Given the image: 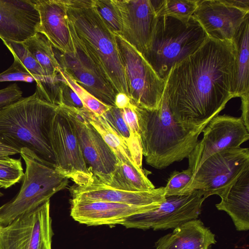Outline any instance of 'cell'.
Instances as JSON below:
<instances>
[{"label":"cell","mask_w":249,"mask_h":249,"mask_svg":"<svg viewBox=\"0 0 249 249\" xmlns=\"http://www.w3.org/2000/svg\"><path fill=\"white\" fill-rule=\"evenodd\" d=\"M249 166V149L230 148L213 154L198 167L181 195L199 191L205 199L224 196Z\"/></svg>","instance_id":"7"},{"label":"cell","mask_w":249,"mask_h":249,"mask_svg":"<svg viewBox=\"0 0 249 249\" xmlns=\"http://www.w3.org/2000/svg\"><path fill=\"white\" fill-rule=\"evenodd\" d=\"M216 243L214 234L199 219L185 222L160 238L156 249H208Z\"/></svg>","instance_id":"21"},{"label":"cell","mask_w":249,"mask_h":249,"mask_svg":"<svg viewBox=\"0 0 249 249\" xmlns=\"http://www.w3.org/2000/svg\"><path fill=\"white\" fill-rule=\"evenodd\" d=\"M215 205L231 217L237 231L249 229V166L243 171Z\"/></svg>","instance_id":"22"},{"label":"cell","mask_w":249,"mask_h":249,"mask_svg":"<svg viewBox=\"0 0 249 249\" xmlns=\"http://www.w3.org/2000/svg\"><path fill=\"white\" fill-rule=\"evenodd\" d=\"M24 175L20 159L0 158V188H9L22 179Z\"/></svg>","instance_id":"29"},{"label":"cell","mask_w":249,"mask_h":249,"mask_svg":"<svg viewBox=\"0 0 249 249\" xmlns=\"http://www.w3.org/2000/svg\"><path fill=\"white\" fill-rule=\"evenodd\" d=\"M1 40L13 57L17 58L34 76L36 82V90L40 89L45 83L51 79L46 75L43 69L23 43Z\"/></svg>","instance_id":"27"},{"label":"cell","mask_w":249,"mask_h":249,"mask_svg":"<svg viewBox=\"0 0 249 249\" xmlns=\"http://www.w3.org/2000/svg\"><path fill=\"white\" fill-rule=\"evenodd\" d=\"M40 23L35 0H0V38L24 42L37 33Z\"/></svg>","instance_id":"17"},{"label":"cell","mask_w":249,"mask_h":249,"mask_svg":"<svg viewBox=\"0 0 249 249\" xmlns=\"http://www.w3.org/2000/svg\"><path fill=\"white\" fill-rule=\"evenodd\" d=\"M249 12L235 8L224 0H198L192 17L209 37L232 41Z\"/></svg>","instance_id":"16"},{"label":"cell","mask_w":249,"mask_h":249,"mask_svg":"<svg viewBox=\"0 0 249 249\" xmlns=\"http://www.w3.org/2000/svg\"><path fill=\"white\" fill-rule=\"evenodd\" d=\"M202 132L203 138L197 141L188 158V168L192 171L193 177L200 165L211 155L239 147L249 139V131L242 119L225 114L213 118Z\"/></svg>","instance_id":"14"},{"label":"cell","mask_w":249,"mask_h":249,"mask_svg":"<svg viewBox=\"0 0 249 249\" xmlns=\"http://www.w3.org/2000/svg\"><path fill=\"white\" fill-rule=\"evenodd\" d=\"M205 199L201 192L166 197L160 206L151 211L130 215L121 223L127 228L154 230L176 228L196 219Z\"/></svg>","instance_id":"10"},{"label":"cell","mask_w":249,"mask_h":249,"mask_svg":"<svg viewBox=\"0 0 249 249\" xmlns=\"http://www.w3.org/2000/svg\"><path fill=\"white\" fill-rule=\"evenodd\" d=\"M94 5L102 20L115 35H120L121 22L112 0H93Z\"/></svg>","instance_id":"30"},{"label":"cell","mask_w":249,"mask_h":249,"mask_svg":"<svg viewBox=\"0 0 249 249\" xmlns=\"http://www.w3.org/2000/svg\"><path fill=\"white\" fill-rule=\"evenodd\" d=\"M72 199L101 201L158 208L165 200L164 187L148 191L132 192L116 189L101 182L94 177L84 185L74 184L70 188Z\"/></svg>","instance_id":"18"},{"label":"cell","mask_w":249,"mask_h":249,"mask_svg":"<svg viewBox=\"0 0 249 249\" xmlns=\"http://www.w3.org/2000/svg\"><path fill=\"white\" fill-rule=\"evenodd\" d=\"M69 26L74 51L63 53L53 47L61 68L96 99L109 107H115L117 94L114 89L88 55L70 24Z\"/></svg>","instance_id":"13"},{"label":"cell","mask_w":249,"mask_h":249,"mask_svg":"<svg viewBox=\"0 0 249 249\" xmlns=\"http://www.w3.org/2000/svg\"><path fill=\"white\" fill-rule=\"evenodd\" d=\"M234 59L232 41L208 37L195 52L172 68L164 92L177 121L195 127L208 124L219 114L234 98Z\"/></svg>","instance_id":"1"},{"label":"cell","mask_w":249,"mask_h":249,"mask_svg":"<svg viewBox=\"0 0 249 249\" xmlns=\"http://www.w3.org/2000/svg\"><path fill=\"white\" fill-rule=\"evenodd\" d=\"M19 154L25 163V172L18 193L0 206V225L6 226L18 216L37 208L69 184V178L31 150L21 148Z\"/></svg>","instance_id":"6"},{"label":"cell","mask_w":249,"mask_h":249,"mask_svg":"<svg viewBox=\"0 0 249 249\" xmlns=\"http://www.w3.org/2000/svg\"><path fill=\"white\" fill-rule=\"evenodd\" d=\"M66 81L71 86L78 95L85 107L97 115L102 116L111 107L96 99L82 88L66 72L63 73Z\"/></svg>","instance_id":"31"},{"label":"cell","mask_w":249,"mask_h":249,"mask_svg":"<svg viewBox=\"0 0 249 249\" xmlns=\"http://www.w3.org/2000/svg\"><path fill=\"white\" fill-rule=\"evenodd\" d=\"M86 114L89 122L99 133L119 160L138 167L134 161L125 142L104 117L96 115L87 108Z\"/></svg>","instance_id":"25"},{"label":"cell","mask_w":249,"mask_h":249,"mask_svg":"<svg viewBox=\"0 0 249 249\" xmlns=\"http://www.w3.org/2000/svg\"><path fill=\"white\" fill-rule=\"evenodd\" d=\"M151 174L146 170L119 161L111 180L107 185L127 191H151L155 188L148 178Z\"/></svg>","instance_id":"24"},{"label":"cell","mask_w":249,"mask_h":249,"mask_svg":"<svg viewBox=\"0 0 249 249\" xmlns=\"http://www.w3.org/2000/svg\"><path fill=\"white\" fill-rule=\"evenodd\" d=\"M140 129L142 155L158 169L188 158L208 124L191 127L177 121L164 92L159 107L147 109L133 105Z\"/></svg>","instance_id":"2"},{"label":"cell","mask_w":249,"mask_h":249,"mask_svg":"<svg viewBox=\"0 0 249 249\" xmlns=\"http://www.w3.org/2000/svg\"><path fill=\"white\" fill-rule=\"evenodd\" d=\"M241 99V116L244 125L249 131V93L244 95Z\"/></svg>","instance_id":"37"},{"label":"cell","mask_w":249,"mask_h":249,"mask_svg":"<svg viewBox=\"0 0 249 249\" xmlns=\"http://www.w3.org/2000/svg\"><path fill=\"white\" fill-rule=\"evenodd\" d=\"M53 235L49 200L6 226L0 225V249H52Z\"/></svg>","instance_id":"11"},{"label":"cell","mask_w":249,"mask_h":249,"mask_svg":"<svg viewBox=\"0 0 249 249\" xmlns=\"http://www.w3.org/2000/svg\"><path fill=\"white\" fill-rule=\"evenodd\" d=\"M208 37L192 16L157 17L148 47L142 55L165 81L172 68L195 52Z\"/></svg>","instance_id":"5"},{"label":"cell","mask_w":249,"mask_h":249,"mask_svg":"<svg viewBox=\"0 0 249 249\" xmlns=\"http://www.w3.org/2000/svg\"><path fill=\"white\" fill-rule=\"evenodd\" d=\"M130 103V99L126 94L124 93L116 94L115 99V106L116 107L123 109L128 107Z\"/></svg>","instance_id":"38"},{"label":"cell","mask_w":249,"mask_h":249,"mask_svg":"<svg viewBox=\"0 0 249 249\" xmlns=\"http://www.w3.org/2000/svg\"><path fill=\"white\" fill-rule=\"evenodd\" d=\"M69 22L87 53L116 94L128 96L115 35L97 12L93 0H65Z\"/></svg>","instance_id":"4"},{"label":"cell","mask_w":249,"mask_h":249,"mask_svg":"<svg viewBox=\"0 0 249 249\" xmlns=\"http://www.w3.org/2000/svg\"><path fill=\"white\" fill-rule=\"evenodd\" d=\"M50 140L56 161L55 169L59 173L79 186L93 181L94 177L84 160L74 125L60 107L52 121Z\"/></svg>","instance_id":"9"},{"label":"cell","mask_w":249,"mask_h":249,"mask_svg":"<svg viewBox=\"0 0 249 249\" xmlns=\"http://www.w3.org/2000/svg\"><path fill=\"white\" fill-rule=\"evenodd\" d=\"M22 43L40 65L48 77H55L62 70L52 44L43 34L37 32Z\"/></svg>","instance_id":"26"},{"label":"cell","mask_w":249,"mask_h":249,"mask_svg":"<svg viewBox=\"0 0 249 249\" xmlns=\"http://www.w3.org/2000/svg\"><path fill=\"white\" fill-rule=\"evenodd\" d=\"M119 12L120 36L143 55L148 47L156 15L150 0H112Z\"/></svg>","instance_id":"15"},{"label":"cell","mask_w":249,"mask_h":249,"mask_svg":"<svg viewBox=\"0 0 249 249\" xmlns=\"http://www.w3.org/2000/svg\"><path fill=\"white\" fill-rule=\"evenodd\" d=\"M13 81L26 83L35 81L34 76L16 57H14V62L12 65L0 73V82Z\"/></svg>","instance_id":"33"},{"label":"cell","mask_w":249,"mask_h":249,"mask_svg":"<svg viewBox=\"0 0 249 249\" xmlns=\"http://www.w3.org/2000/svg\"><path fill=\"white\" fill-rule=\"evenodd\" d=\"M19 154L17 150L0 143V158Z\"/></svg>","instance_id":"40"},{"label":"cell","mask_w":249,"mask_h":249,"mask_svg":"<svg viewBox=\"0 0 249 249\" xmlns=\"http://www.w3.org/2000/svg\"><path fill=\"white\" fill-rule=\"evenodd\" d=\"M249 17L243 22L232 41L235 48V59L231 92L233 97L249 93Z\"/></svg>","instance_id":"23"},{"label":"cell","mask_w":249,"mask_h":249,"mask_svg":"<svg viewBox=\"0 0 249 249\" xmlns=\"http://www.w3.org/2000/svg\"><path fill=\"white\" fill-rule=\"evenodd\" d=\"M122 116L128 127L133 136L140 138V129L136 113L131 103L123 109H120ZM141 139V138H140Z\"/></svg>","instance_id":"36"},{"label":"cell","mask_w":249,"mask_h":249,"mask_svg":"<svg viewBox=\"0 0 249 249\" xmlns=\"http://www.w3.org/2000/svg\"><path fill=\"white\" fill-rule=\"evenodd\" d=\"M3 196V194L0 191V197L2 196Z\"/></svg>","instance_id":"41"},{"label":"cell","mask_w":249,"mask_h":249,"mask_svg":"<svg viewBox=\"0 0 249 249\" xmlns=\"http://www.w3.org/2000/svg\"><path fill=\"white\" fill-rule=\"evenodd\" d=\"M58 107L40 98L36 91L5 107L0 111V143L19 153L27 148L55 168L50 133Z\"/></svg>","instance_id":"3"},{"label":"cell","mask_w":249,"mask_h":249,"mask_svg":"<svg viewBox=\"0 0 249 249\" xmlns=\"http://www.w3.org/2000/svg\"><path fill=\"white\" fill-rule=\"evenodd\" d=\"M150 0L156 17L167 16L189 18L193 15L198 3V0Z\"/></svg>","instance_id":"28"},{"label":"cell","mask_w":249,"mask_h":249,"mask_svg":"<svg viewBox=\"0 0 249 249\" xmlns=\"http://www.w3.org/2000/svg\"><path fill=\"white\" fill-rule=\"evenodd\" d=\"M224 1L233 7L249 12V0H224Z\"/></svg>","instance_id":"39"},{"label":"cell","mask_w":249,"mask_h":249,"mask_svg":"<svg viewBox=\"0 0 249 249\" xmlns=\"http://www.w3.org/2000/svg\"><path fill=\"white\" fill-rule=\"evenodd\" d=\"M35 5L40 17L37 32L45 36L59 51L73 52L65 0H35Z\"/></svg>","instance_id":"20"},{"label":"cell","mask_w":249,"mask_h":249,"mask_svg":"<svg viewBox=\"0 0 249 249\" xmlns=\"http://www.w3.org/2000/svg\"><path fill=\"white\" fill-rule=\"evenodd\" d=\"M115 38L131 103L145 108H157L163 97L165 81L134 47L119 35H115Z\"/></svg>","instance_id":"8"},{"label":"cell","mask_w":249,"mask_h":249,"mask_svg":"<svg viewBox=\"0 0 249 249\" xmlns=\"http://www.w3.org/2000/svg\"><path fill=\"white\" fill-rule=\"evenodd\" d=\"M59 107L66 111L74 125L88 170L99 181L107 185L119 160L88 121L86 107L77 109L64 105Z\"/></svg>","instance_id":"12"},{"label":"cell","mask_w":249,"mask_h":249,"mask_svg":"<svg viewBox=\"0 0 249 249\" xmlns=\"http://www.w3.org/2000/svg\"><path fill=\"white\" fill-rule=\"evenodd\" d=\"M70 215L76 221L88 226L121 224L127 217L154 210L149 206L101 201L71 199Z\"/></svg>","instance_id":"19"},{"label":"cell","mask_w":249,"mask_h":249,"mask_svg":"<svg viewBox=\"0 0 249 249\" xmlns=\"http://www.w3.org/2000/svg\"><path fill=\"white\" fill-rule=\"evenodd\" d=\"M22 97V91L17 83L0 89V111Z\"/></svg>","instance_id":"34"},{"label":"cell","mask_w":249,"mask_h":249,"mask_svg":"<svg viewBox=\"0 0 249 249\" xmlns=\"http://www.w3.org/2000/svg\"><path fill=\"white\" fill-rule=\"evenodd\" d=\"M61 73L63 80L62 88V105L77 109L86 107L75 91L66 81L61 71Z\"/></svg>","instance_id":"35"},{"label":"cell","mask_w":249,"mask_h":249,"mask_svg":"<svg viewBox=\"0 0 249 249\" xmlns=\"http://www.w3.org/2000/svg\"><path fill=\"white\" fill-rule=\"evenodd\" d=\"M192 177L193 174L189 168L181 172H172L164 187L165 196L181 195Z\"/></svg>","instance_id":"32"}]
</instances>
